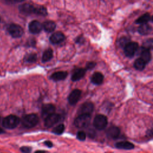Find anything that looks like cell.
<instances>
[{
  "instance_id": "6da1fadb",
  "label": "cell",
  "mask_w": 153,
  "mask_h": 153,
  "mask_svg": "<svg viewBox=\"0 0 153 153\" xmlns=\"http://www.w3.org/2000/svg\"><path fill=\"white\" fill-rule=\"evenodd\" d=\"M39 121V118L35 114H30L25 115L22 121V125L26 128H32L35 126Z\"/></svg>"
},
{
  "instance_id": "f546056e",
  "label": "cell",
  "mask_w": 153,
  "mask_h": 153,
  "mask_svg": "<svg viewBox=\"0 0 153 153\" xmlns=\"http://www.w3.org/2000/svg\"><path fill=\"white\" fill-rule=\"evenodd\" d=\"M31 149V148L29 146H22L20 148V151L23 152H30Z\"/></svg>"
},
{
  "instance_id": "e0dca14e",
  "label": "cell",
  "mask_w": 153,
  "mask_h": 153,
  "mask_svg": "<svg viewBox=\"0 0 153 153\" xmlns=\"http://www.w3.org/2000/svg\"><path fill=\"white\" fill-rule=\"evenodd\" d=\"M91 81L93 84L96 85H99L102 84L103 81V75L100 72H95L92 75Z\"/></svg>"
},
{
  "instance_id": "4316f807",
  "label": "cell",
  "mask_w": 153,
  "mask_h": 153,
  "mask_svg": "<svg viewBox=\"0 0 153 153\" xmlns=\"http://www.w3.org/2000/svg\"><path fill=\"white\" fill-rule=\"evenodd\" d=\"M37 59V56L35 53H30L27 54L25 58V61L27 63H34Z\"/></svg>"
},
{
  "instance_id": "484cf974",
  "label": "cell",
  "mask_w": 153,
  "mask_h": 153,
  "mask_svg": "<svg viewBox=\"0 0 153 153\" xmlns=\"http://www.w3.org/2000/svg\"><path fill=\"white\" fill-rule=\"evenodd\" d=\"M142 47L143 49L152 50L153 49V38H149L143 41Z\"/></svg>"
},
{
  "instance_id": "d6a6232c",
  "label": "cell",
  "mask_w": 153,
  "mask_h": 153,
  "mask_svg": "<svg viewBox=\"0 0 153 153\" xmlns=\"http://www.w3.org/2000/svg\"><path fill=\"white\" fill-rule=\"evenodd\" d=\"M44 144H45L47 146H48V147H49V148H51V147L53 146V143H52V142H51V141H50V140H47V141H45V142H44Z\"/></svg>"
},
{
  "instance_id": "7402d4cb",
  "label": "cell",
  "mask_w": 153,
  "mask_h": 153,
  "mask_svg": "<svg viewBox=\"0 0 153 153\" xmlns=\"http://www.w3.org/2000/svg\"><path fill=\"white\" fill-rule=\"evenodd\" d=\"M140 58L145 62V63H148L151 59V54L149 50L143 49L140 54Z\"/></svg>"
},
{
  "instance_id": "2e32d148",
  "label": "cell",
  "mask_w": 153,
  "mask_h": 153,
  "mask_svg": "<svg viewBox=\"0 0 153 153\" xmlns=\"http://www.w3.org/2000/svg\"><path fill=\"white\" fill-rule=\"evenodd\" d=\"M68 75V73L65 71H59L57 72H55L54 74H53L50 78L51 79H53V81H60V80H63L65 79L66 76Z\"/></svg>"
},
{
  "instance_id": "8992f818",
  "label": "cell",
  "mask_w": 153,
  "mask_h": 153,
  "mask_svg": "<svg viewBox=\"0 0 153 153\" xmlns=\"http://www.w3.org/2000/svg\"><path fill=\"white\" fill-rule=\"evenodd\" d=\"M124 47L125 55L128 57H132L138 49V44L135 42H128Z\"/></svg>"
},
{
  "instance_id": "e575fe53",
  "label": "cell",
  "mask_w": 153,
  "mask_h": 153,
  "mask_svg": "<svg viewBox=\"0 0 153 153\" xmlns=\"http://www.w3.org/2000/svg\"><path fill=\"white\" fill-rule=\"evenodd\" d=\"M81 41H83V38H80V37H79V38H77L76 42L80 43V42H81Z\"/></svg>"
},
{
  "instance_id": "d590c367",
  "label": "cell",
  "mask_w": 153,
  "mask_h": 153,
  "mask_svg": "<svg viewBox=\"0 0 153 153\" xmlns=\"http://www.w3.org/2000/svg\"><path fill=\"white\" fill-rule=\"evenodd\" d=\"M14 1L17 2H22V1H24L25 0H14Z\"/></svg>"
},
{
  "instance_id": "cb8c5ba5",
  "label": "cell",
  "mask_w": 153,
  "mask_h": 153,
  "mask_svg": "<svg viewBox=\"0 0 153 153\" xmlns=\"http://www.w3.org/2000/svg\"><path fill=\"white\" fill-rule=\"evenodd\" d=\"M151 19V17L149 14L148 13H145L143 15L141 16L139 18H138L136 20V23L137 24H144V23H146L148 21H149V20Z\"/></svg>"
},
{
  "instance_id": "3957f363",
  "label": "cell",
  "mask_w": 153,
  "mask_h": 153,
  "mask_svg": "<svg viewBox=\"0 0 153 153\" xmlns=\"http://www.w3.org/2000/svg\"><path fill=\"white\" fill-rule=\"evenodd\" d=\"M91 117L90 114H79L74 121V125L78 128L87 127L90 122Z\"/></svg>"
},
{
  "instance_id": "4fadbf2b",
  "label": "cell",
  "mask_w": 153,
  "mask_h": 153,
  "mask_svg": "<svg viewBox=\"0 0 153 153\" xmlns=\"http://www.w3.org/2000/svg\"><path fill=\"white\" fill-rule=\"evenodd\" d=\"M120 134V130L116 126L110 127L106 131V135L109 138L116 139Z\"/></svg>"
},
{
  "instance_id": "f35d334b",
  "label": "cell",
  "mask_w": 153,
  "mask_h": 153,
  "mask_svg": "<svg viewBox=\"0 0 153 153\" xmlns=\"http://www.w3.org/2000/svg\"><path fill=\"white\" fill-rule=\"evenodd\" d=\"M0 121H1V117H0Z\"/></svg>"
},
{
  "instance_id": "1f68e13d",
  "label": "cell",
  "mask_w": 153,
  "mask_h": 153,
  "mask_svg": "<svg viewBox=\"0 0 153 153\" xmlns=\"http://www.w3.org/2000/svg\"><path fill=\"white\" fill-rule=\"evenodd\" d=\"M128 42H129V41H128V39H127V38H126V37L121 38V40H120V44H121V45H122L124 46V45H125L127 43H128Z\"/></svg>"
},
{
  "instance_id": "d6986e66",
  "label": "cell",
  "mask_w": 153,
  "mask_h": 153,
  "mask_svg": "<svg viewBox=\"0 0 153 153\" xmlns=\"http://www.w3.org/2000/svg\"><path fill=\"white\" fill-rule=\"evenodd\" d=\"M56 23L53 21H46L42 24V28L47 32H53L56 28Z\"/></svg>"
},
{
  "instance_id": "7c38bea8",
  "label": "cell",
  "mask_w": 153,
  "mask_h": 153,
  "mask_svg": "<svg viewBox=\"0 0 153 153\" xmlns=\"http://www.w3.org/2000/svg\"><path fill=\"white\" fill-rule=\"evenodd\" d=\"M42 29V25L37 20H33L31 22L29 25V31L33 34H37L39 33Z\"/></svg>"
},
{
  "instance_id": "4dcf8cb0",
  "label": "cell",
  "mask_w": 153,
  "mask_h": 153,
  "mask_svg": "<svg viewBox=\"0 0 153 153\" xmlns=\"http://www.w3.org/2000/svg\"><path fill=\"white\" fill-rule=\"evenodd\" d=\"M96 66V63L94 62H88L87 65H86V68L87 69H91L93 68H94V66Z\"/></svg>"
},
{
  "instance_id": "d4e9b609",
  "label": "cell",
  "mask_w": 153,
  "mask_h": 153,
  "mask_svg": "<svg viewBox=\"0 0 153 153\" xmlns=\"http://www.w3.org/2000/svg\"><path fill=\"white\" fill-rule=\"evenodd\" d=\"M34 13L41 16H46L47 14V9L42 6H35Z\"/></svg>"
},
{
  "instance_id": "f1b7e54d",
  "label": "cell",
  "mask_w": 153,
  "mask_h": 153,
  "mask_svg": "<svg viewBox=\"0 0 153 153\" xmlns=\"http://www.w3.org/2000/svg\"><path fill=\"white\" fill-rule=\"evenodd\" d=\"M86 134L83 131H79L76 134V138L81 141H83L85 139Z\"/></svg>"
},
{
  "instance_id": "8fae6325",
  "label": "cell",
  "mask_w": 153,
  "mask_h": 153,
  "mask_svg": "<svg viewBox=\"0 0 153 153\" xmlns=\"http://www.w3.org/2000/svg\"><path fill=\"white\" fill-rule=\"evenodd\" d=\"M65 39V36L63 33L60 32H56L53 33L50 37V41L51 43L58 44L63 42Z\"/></svg>"
},
{
  "instance_id": "83f0119b",
  "label": "cell",
  "mask_w": 153,
  "mask_h": 153,
  "mask_svg": "<svg viewBox=\"0 0 153 153\" xmlns=\"http://www.w3.org/2000/svg\"><path fill=\"white\" fill-rule=\"evenodd\" d=\"M64 130H65L64 125L62 124H60L57 126L56 127H55L52 130V132L56 134H61L64 131Z\"/></svg>"
},
{
  "instance_id": "ab89813d",
  "label": "cell",
  "mask_w": 153,
  "mask_h": 153,
  "mask_svg": "<svg viewBox=\"0 0 153 153\" xmlns=\"http://www.w3.org/2000/svg\"><path fill=\"white\" fill-rule=\"evenodd\" d=\"M0 21H1V18H0Z\"/></svg>"
},
{
  "instance_id": "74e56055",
  "label": "cell",
  "mask_w": 153,
  "mask_h": 153,
  "mask_svg": "<svg viewBox=\"0 0 153 153\" xmlns=\"http://www.w3.org/2000/svg\"><path fill=\"white\" fill-rule=\"evenodd\" d=\"M151 21L153 22V16L151 17Z\"/></svg>"
},
{
  "instance_id": "9c48e42d",
  "label": "cell",
  "mask_w": 153,
  "mask_h": 153,
  "mask_svg": "<svg viewBox=\"0 0 153 153\" xmlns=\"http://www.w3.org/2000/svg\"><path fill=\"white\" fill-rule=\"evenodd\" d=\"M81 91L79 89L74 90L68 96V102L71 105H75L80 98Z\"/></svg>"
},
{
  "instance_id": "ba28073f",
  "label": "cell",
  "mask_w": 153,
  "mask_h": 153,
  "mask_svg": "<svg viewBox=\"0 0 153 153\" xmlns=\"http://www.w3.org/2000/svg\"><path fill=\"white\" fill-rule=\"evenodd\" d=\"M55 112V107L52 104H45L42 107L41 115L42 117L45 119L50 115L54 114Z\"/></svg>"
},
{
  "instance_id": "5b68a950",
  "label": "cell",
  "mask_w": 153,
  "mask_h": 153,
  "mask_svg": "<svg viewBox=\"0 0 153 153\" xmlns=\"http://www.w3.org/2000/svg\"><path fill=\"white\" fill-rule=\"evenodd\" d=\"M7 30L13 38H19L23 34V28L16 24H10L8 25L7 27Z\"/></svg>"
},
{
  "instance_id": "ac0fdd59",
  "label": "cell",
  "mask_w": 153,
  "mask_h": 153,
  "mask_svg": "<svg viewBox=\"0 0 153 153\" xmlns=\"http://www.w3.org/2000/svg\"><path fill=\"white\" fill-rule=\"evenodd\" d=\"M115 146L118 149H132L134 148V145L128 141H122L116 143Z\"/></svg>"
},
{
  "instance_id": "52a82bcc",
  "label": "cell",
  "mask_w": 153,
  "mask_h": 153,
  "mask_svg": "<svg viewBox=\"0 0 153 153\" xmlns=\"http://www.w3.org/2000/svg\"><path fill=\"white\" fill-rule=\"evenodd\" d=\"M45 120V126L47 127H51L57 123L60 120V115L57 114H53L47 117Z\"/></svg>"
},
{
  "instance_id": "44dd1931",
  "label": "cell",
  "mask_w": 153,
  "mask_h": 153,
  "mask_svg": "<svg viewBox=\"0 0 153 153\" xmlns=\"http://www.w3.org/2000/svg\"><path fill=\"white\" fill-rule=\"evenodd\" d=\"M53 56V51L51 48H48L44 51L42 57V62H47L51 59Z\"/></svg>"
},
{
  "instance_id": "8d00e7d4",
  "label": "cell",
  "mask_w": 153,
  "mask_h": 153,
  "mask_svg": "<svg viewBox=\"0 0 153 153\" xmlns=\"http://www.w3.org/2000/svg\"><path fill=\"white\" fill-rule=\"evenodd\" d=\"M3 132H4V130H3L2 128H0V134H1V133H2Z\"/></svg>"
},
{
  "instance_id": "603a6c76",
  "label": "cell",
  "mask_w": 153,
  "mask_h": 153,
  "mask_svg": "<svg viewBox=\"0 0 153 153\" xmlns=\"http://www.w3.org/2000/svg\"><path fill=\"white\" fill-rule=\"evenodd\" d=\"M145 62L141 58H139L135 60L134 63V67L138 71H142L145 68Z\"/></svg>"
},
{
  "instance_id": "5bb4252c",
  "label": "cell",
  "mask_w": 153,
  "mask_h": 153,
  "mask_svg": "<svg viewBox=\"0 0 153 153\" xmlns=\"http://www.w3.org/2000/svg\"><path fill=\"white\" fill-rule=\"evenodd\" d=\"M20 11L22 13L26 14H29L32 13H34L35 6L29 4H24L19 7Z\"/></svg>"
},
{
  "instance_id": "30bf717a",
  "label": "cell",
  "mask_w": 153,
  "mask_h": 153,
  "mask_svg": "<svg viewBox=\"0 0 153 153\" xmlns=\"http://www.w3.org/2000/svg\"><path fill=\"white\" fill-rule=\"evenodd\" d=\"M94 108L93 104L91 102H85L83 103L78 109L79 114H90L93 112Z\"/></svg>"
},
{
  "instance_id": "7a4b0ae2",
  "label": "cell",
  "mask_w": 153,
  "mask_h": 153,
  "mask_svg": "<svg viewBox=\"0 0 153 153\" xmlns=\"http://www.w3.org/2000/svg\"><path fill=\"white\" fill-rule=\"evenodd\" d=\"M20 123L18 117L14 115H10L5 117L2 120V126L8 129H13L16 127Z\"/></svg>"
},
{
  "instance_id": "9a60e30c",
  "label": "cell",
  "mask_w": 153,
  "mask_h": 153,
  "mask_svg": "<svg viewBox=\"0 0 153 153\" xmlns=\"http://www.w3.org/2000/svg\"><path fill=\"white\" fill-rule=\"evenodd\" d=\"M85 69L82 68L77 69L74 72L73 74L72 75L71 79L73 81H76L78 80H79L82 78H83V76L85 75Z\"/></svg>"
},
{
  "instance_id": "277c9868",
  "label": "cell",
  "mask_w": 153,
  "mask_h": 153,
  "mask_svg": "<svg viewBox=\"0 0 153 153\" xmlns=\"http://www.w3.org/2000/svg\"><path fill=\"white\" fill-rule=\"evenodd\" d=\"M108 124V120L106 116L103 115L99 114L96 115L93 121V125L96 129L103 130L104 129Z\"/></svg>"
},
{
  "instance_id": "836d02e7",
  "label": "cell",
  "mask_w": 153,
  "mask_h": 153,
  "mask_svg": "<svg viewBox=\"0 0 153 153\" xmlns=\"http://www.w3.org/2000/svg\"><path fill=\"white\" fill-rule=\"evenodd\" d=\"M148 136H153V128L149 130L148 131Z\"/></svg>"
},
{
  "instance_id": "ffe728a7",
  "label": "cell",
  "mask_w": 153,
  "mask_h": 153,
  "mask_svg": "<svg viewBox=\"0 0 153 153\" xmlns=\"http://www.w3.org/2000/svg\"><path fill=\"white\" fill-rule=\"evenodd\" d=\"M151 30H152L151 27L146 23L141 24V25L138 28L139 33L140 35H145L149 33Z\"/></svg>"
}]
</instances>
